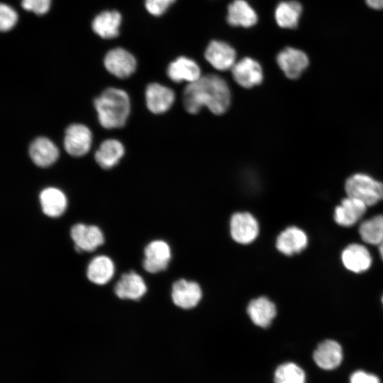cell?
<instances>
[{
	"label": "cell",
	"instance_id": "1",
	"mask_svg": "<svg viewBox=\"0 0 383 383\" xmlns=\"http://www.w3.org/2000/svg\"><path fill=\"white\" fill-rule=\"evenodd\" d=\"M183 104L190 113H196L206 106L214 114H222L231 104L230 89L226 81L218 75L201 76L184 89Z\"/></svg>",
	"mask_w": 383,
	"mask_h": 383
},
{
	"label": "cell",
	"instance_id": "2",
	"mask_svg": "<svg viewBox=\"0 0 383 383\" xmlns=\"http://www.w3.org/2000/svg\"><path fill=\"white\" fill-rule=\"evenodd\" d=\"M100 124L111 129L123 126L130 113L131 103L128 94L120 89H105L94 101Z\"/></svg>",
	"mask_w": 383,
	"mask_h": 383
},
{
	"label": "cell",
	"instance_id": "3",
	"mask_svg": "<svg viewBox=\"0 0 383 383\" xmlns=\"http://www.w3.org/2000/svg\"><path fill=\"white\" fill-rule=\"evenodd\" d=\"M345 189L348 196L362 201L367 206L383 200V183L365 174L357 173L350 177Z\"/></svg>",
	"mask_w": 383,
	"mask_h": 383
},
{
	"label": "cell",
	"instance_id": "4",
	"mask_svg": "<svg viewBox=\"0 0 383 383\" xmlns=\"http://www.w3.org/2000/svg\"><path fill=\"white\" fill-rule=\"evenodd\" d=\"M277 62L287 78L296 79L307 68L309 60L304 51L287 47L278 53Z\"/></svg>",
	"mask_w": 383,
	"mask_h": 383
},
{
	"label": "cell",
	"instance_id": "5",
	"mask_svg": "<svg viewBox=\"0 0 383 383\" xmlns=\"http://www.w3.org/2000/svg\"><path fill=\"white\" fill-rule=\"evenodd\" d=\"M230 232L235 242L249 244L257 236L259 226L257 220L250 213H235L231 218Z\"/></svg>",
	"mask_w": 383,
	"mask_h": 383
},
{
	"label": "cell",
	"instance_id": "6",
	"mask_svg": "<svg viewBox=\"0 0 383 383\" xmlns=\"http://www.w3.org/2000/svg\"><path fill=\"white\" fill-rule=\"evenodd\" d=\"M91 143V131L84 125L74 123L65 130V149L74 157L82 156L88 152Z\"/></svg>",
	"mask_w": 383,
	"mask_h": 383
},
{
	"label": "cell",
	"instance_id": "7",
	"mask_svg": "<svg viewBox=\"0 0 383 383\" xmlns=\"http://www.w3.org/2000/svg\"><path fill=\"white\" fill-rule=\"evenodd\" d=\"M143 268L150 273L165 270L171 259L169 245L160 240L150 242L144 250Z\"/></svg>",
	"mask_w": 383,
	"mask_h": 383
},
{
	"label": "cell",
	"instance_id": "8",
	"mask_svg": "<svg viewBox=\"0 0 383 383\" xmlns=\"http://www.w3.org/2000/svg\"><path fill=\"white\" fill-rule=\"evenodd\" d=\"M231 72L234 80L244 88L258 85L263 79L261 65L251 57H244L235 62Z\"/></svg>",
	"mask_w": 383,
	"mask_h": 383
},
{
	"label": "cell",
	"instance_id": "9",
	"mask_svg": "<svg viewBox=\"0 0 383 383\" xmlns=\"http://www.w3.org/2000/svg\"><path fill=\"white\" fill-rule=\"evenodd\" d=\"M204 56L215 69L225 71L231 69L235 65L236 52L226 42L212 40L206 47Z\"/></svg>",
	"mask_w": 383,
	"mask_h": 383
},
{
	"label": "cell",
	"instance_id": "10",
	"mask_svg": "<svg viewBox=\"0 0 383 383\" xmlns=\"http://www.w3.org/2000/svg\"><path fill=\"white\" fill-rule=\"evenodd\" d=\"M70 235L77 251L91 252L104 243L102 231L96 226L77 223L70 230Z\"/></svg>",
	"mask_w": 383,
	"mask_h": 383
},
{
	"label": "cell",
	"instance_id": "11",
	"mask_svg": "<svg viewBox=\"0 0 383 383\" xmlns=\"http://www.w3.org/2000/svg\"><path fill=\"white\" fill-rule=\"evenodd\" d=\"M104 65L112 74L119 78H126L135 71L136 60L127 50L118 48L106 55Z\"/></svg>",
	"mask_w": 383,
	"mask_h": 383
},
{
	"label": "cell",
	"instance_id": "12",
	"mask_svg": "<svg viewBox=\"0 0 383 383\" xmlns=\"http://www.w3.org/2000/svg\"><path fill=\"white\" fill-rule=\"evenodd\" d=\"M201 296V289L196 282L179 279L172 285V301L182 309H189L196 306Z\"/></svg>",
	"mask_w": 383,
	"mask_h": 383
},
{
	"label": "cell",
	"instance_id": "13",
	"mask_svg": "<svg viewBox=\"0 0 383 383\" xmlns=\"http://www.w3.org/2000/svg\"><path fill=\"white\" fill-rule=\"evenodd\" d=\"M367 206L362 201L348 196L335 207V221L345 227L353 226L365 214Z\"/></svg>",
	"mask_w": 383,
	"mask_h": 383
},
{
	"label": "cell",
	"instance_id": "14",
	"mask_svg": "<svg viewBox=\"0 0 383 383\" xmlns=\"http://www.w3.org/2000/svg\"><path fill=\"white\" fill-rule=\"evenodd\" d=\"M146 104L153 113H162L170 109L174 101V91L163 85L152 83L145 90Z\"/></svg>",
	"mask_w": 383,
	"mask_h": 383
},
{
	"label": "cell",
	"instance_id": "15",
	"mask_svg": "<svg viewBox=\"0 0 383 383\" xmlns=\"http://www.w3.org/2000/svg\"><path fill=\"white\" fill-rule=\"evenodd\" d=\"M341 259L345 267L355 273L367 271L372 264L370 252L364 245L358 243L348 245L342 252Z\"/></svg>",
	"mask_w": 383,
	"mask_h": 383
},
{
	"label": "cell",
	"instance_id": "16",
	"mask_svg": "<svg viewBox=\"0 0 383 383\" xmlns=\"http://www.w3.org/2000/svg\"><path fill=\"white\" fill-rule=\"evenodd\" d=\"M313 360L321 369L330 370L338 367L343 360L340 345L333 340L321 342L314 350Z\"/></svg>",
	"mask_w": 383,
	"mask_h": 383
},
{
	"label": "cell",
	"instance_id": "17",
	"mask_svg": "<svg viewBox=\"0 0 383 383\" xmlns=\"http://www.w3.org/2000/svg\"><path fill=\"white\" fill-rule=\"evenodd\" d=\"M167 74L174 82H187L190 84L201 77V70L194 60L181 56L170 63Z\"/></svg>",
	"mask_w": 383,
	"mask_h": 383
},
{
	"label": "cell",
	"instance_id": "18",
	"mask_svg": "<svg viewBox=\"0 0 383 383\" xmlns=\"http://www.w3.org/2000/svg\"><path fill=\"white\" fill-rule=\"evenodd\" d=\"M307 244L306 234L296 226L286 228L278 235L276 241L277 250L288 256L301 252Z\"/></svg>",
	"mask_w": 383,
	"mask_h": 383
},
{
	"label": "cell",
	"instance_id": "19",
	"mask_svg": "<svg viewBox=\"0 0 383 383\" xmlns=\"http://www.w3.org/2000/svg\"><path fill=\"white\" fill-rule=\"evenodd\" d=\"M146 291L147 287L143 279L133 271L123 274L114 287L118 297L133 300L141 298Z\"/></svg>",
	"mask_w": 383,
	"mask_h": 383
},
{
	"label": "cell",
	"instance_id": "20",
	"mask_svg": "<svg viewBox=\"0 0 383 383\" xmlns=\"http://www.w3.org/2000/svg\"><path fill=\"white\" fill-rule=\"evenodd\" d=\"M29 154L33 162L41 167L52 165L58 158L59 150L45 137H38L30 145Z\"/></svg>",
	"mask_w": 383,
	"mask_h": 383
},
{
	"label": "cell",
	"instance_id": "21",
	"mask_svg": "<svg viewBox=\"0 0 383 383\" xmlns=\"http://www.w3.org/2000/svg\"><path fill=\"white\" fill-rule=\"evenodd\" d=\"M227 22L232 26L250 28L257 22V15L245 0H234L228 6Z\"/></svg>",
	"mask_w": 383,
	"mask_h": 383
},
{
	"label": "cell",
	"instance_id": "22",
	"mask_svg": "<svg viewBox=\"0 0 383 383\" xmlns=\"http://www.w3.org/2000/svg\"><path fill=\"white\" fill-rule=\"evenodd\" d=\"M247 312L254 324L262 328L268 327L275 317V305L267 297L252 299L248 304Z\"/></svg>",
	"mask_w": 383,
	"mask_h": 383
},
{
	"label": "cell",
	"instance_id": "23",
	"mask_svg": "<svg viewBox=\"0 0 383 383\" xmlns=\"http://www.w3.org/2000/svg\"><path fill=\"white\" fill-rule=\"evenodd\" d=\"M124 152V147L120 141L108 139L101 143L94 156L98 165L108 170L118 164Z\"/></svg>",
	"mask_w": 383,
	"mask_h": 383
},
{
	"label": "cell",
	"instance_id": "24",
	"mask_svg": "<svg viewBox=\"0 0 383 383\" xmlns=\"http://www.w3.org/2000/svg\"><path fill=\"white\" fill-rule=\"evenodd\" d=\"M40 201L43 213L50 217L61 216L67 208V198L59 189L48 187L40 194Z\"/></svg>",
	"mask_w": 383,
	"mask_h": 383
},
{
	"label": "cell",
	"instance_id": "25",
	"mask_svg": "<svg viewBox=\"0 0 383 383\" xmlns=\"http://www.w3.org/2000/svg\"><path fill=\"white\" fill-rule=\"evenodd\" d=\"M302 13L301 4L295 0L280 2L274 11V18L277 25L283 28L297 27Z\"/></svg>",
	"mask_w": 383,
	"mask_h": 383
},
{
	"label": "cell",
	"instance_id": "26",
	"mask_svg": "<svg viewBox=\"0 0 383 383\" xmlns=\"http://www.w3.org/2000/svg\"><path fill=\"white\" fill-rule=\"evenodd\" d=\"M121 16L116 11H106L96 16L92 22L94 31L103 38H113L118 35Z\"/></svg>",
	"mask_w": 383,
	"mask_h": 383
},
{
	"label": "cell",
	"instance_id": "27",
	"mask_svg": "<svg viewBox=\"0 0 383 383\" xmlns=\"http://www.w3.org/2000/svg\"><path fill=\"white\" fill-rule=\"evenodd\" d=\"M114 274L112 260L104 255L95 257L89 264L87 271L88 279L96 284L107 283Z\"/></svg>",
	"mask_w": 383,
	"mask_h": 383
},
{
	"label": "cell",
	"instance_id": "28",
	"mask_svg": "<svg viewBox=\"0 0 383 383\" xmlns=\"http://www.w3.org/2000/svg\"><path fill=\"white\" fill-rule=\"evenodd\" d=\"M359 233L365 243L379 245L383 242V215H377L362 222Z\"/></svg>",
	"mask_w": 383,
	"mask_h": 383
},
{
	"label": "cell",
	"instance_id": "29",
	"mask_svg": "<svg viewBox=\"0 0 383 383\" xmlns=\"http://www.w3.org/2000/svg\"><path fill=\"white\" fill-rule=\"evenodd\" d=\"M274 383H306L303 370L293 362L279 365L274 372Z\"/></svg>",
	"mask_w": 383,
	"mask_h": 383
},
{
	"label": "cell",
	"instance_id": "30",
	"mask_svg": "<svg viewBox=\"0 0 383 383\" xmlns=\"http://www.w3.org/2000/svg\"><path fill=\"white\" fill-rule=\"evenodd\" d=\"M18 20L16 12L8 5L1 4L0 6V28L2 31L11 29Z\"/></svg>",
	"mask_w": 383,
	"mask_h": 383
},
{
	"label": "cell",
	"instance_id": "31",
	"mask_svg": "<svg viewBox=\"0 0 383 383\" xmlns=\"http://www.w3.org/2000/svg\"><path fill=\"white\" fill-rule=\"evenodd\" d=\"M176 0H145L147 11L152 15H162Z\"/></svg>",
	"mask_w": 383,
	"mask_h": 383
},
{
	"label": "cell",
	"instance_id": "32",
	"mask_svg": "<svg viewBox=\"0 0 383 383\" xmlns=\"http://www.w3.org/2000/svg\"><path fill=\"white\" fill-rule=\"evenodd\" d=\"M50 3L51 0H22L21 6L25 10L42 15L48 12Z\"/></svg>",
	"mask_w": 383,
	"mask_h": 383
},
{
	"label": "cell",
	"instance_id": "33",
	"mask_svg": "<svg viewBox=\"0 0 383 383\" xmlns=\"http://www.w3.org/2000/svg\"><path fill=\"white\" fill-rule=\"evenodd\" d=\"M350 383H380L379 378L364 371H356L350 377Z\"/></svg>",
	"mask_w": 383,
	"mask_h": 383
},
{
	"label": "cell",
	"instance_id": "34",
	"mask_svg": "<svg viewBox=\"0 0 383 383\" xmlns=\"http://www.w3.org/2000/svg\"><path fill=\"white\" fill-rule=\"evenodd\" d=\"M367 5L376 10L383 9V0H365Z\"/></svg>",
	"mask_w": 383,
	"mask_h": 383
},
{
	"label": "cell",
	"instance_id": "35",
	"mask_svg": "<svg viewBox=\"0 0 383 383\" xmlns=\"http://www.w3.org/2000/svg\"><path fill=\"white\" fill-rule=\"evenodd\" d=\"M379 252L382 259L383 260V242L379 245Z\"/></svg>",
	"mask_w": 383,
	"mask_h": 383
},
{
	"label": "cell",
	"instance_id": "36",
	"mask_svg": "<svg viewBox=\"0 0 383 383\" xmlns=\"http://www.w3.org/2000/svg\"><path fill=\"white\" fill-rule=\"evenodd\" d=\"M382 304H383V296H382Z\"/></svg>",
	"mask_w": 383,
	"mask_h": 383
}]
</instances>
